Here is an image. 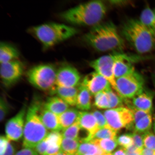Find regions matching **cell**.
Segmentation results:
<instances>
[{
	"instance_id": "e0dca14e",
	"label": "cell",
	"mask_w": 155,
	"mask_h": 155,
	"mask_svg": "<svg viewBox=\"0 0 155 155\" xmlns=\"http://www.w3.org/2000/svg\"><path fill=\"white\" fill-rule=\"evenodd\" d=\"M40 116L42 123L48 130L51 132H60L62 130L58 116L45 109L43 106L40 110Z\"/></svg>"
},
{
	"instance_id": "d6a6232c",
	"label": "cell",
	"mask_w": 155,
	"mask_h": 155,
	"mask_svg": "<svg viewBox=\"0 0 155 155\" xmlns=\"http://www.w3.org/2000/svg\"><path fill=\"white\" fill-rule=\"evenodd\" d=\"M118 144L127 150L133 145L132 134H125L120 135L117 139Z\"/></svg>"
},
{
	"instance_id": "74e56055",
	"label": "cell",
	"mask_w": 155,
	"mask_h": 155,
	"mask_svg": "<svg viewBox=\"0 0 155 155\" xmlns=\"http://www.w3.org/2000/svg\"><path fill=\"white\" fill-rule=\"evenodd\" d=\"M48 146V140L46 137L43 140L37 145L35 148L39 155H43L47 149Z\"/></svg>"
},
{
	"instance_id": "52a82bcc",
	"label": "cell",
	"mask_w": 155,
	"mask_h": 155,
	"mask_svg": "<svg viewBox=\"0 0 155 155\" xmlns=\"http://www.w3.org/2000/svg\"><path fill=\"white\" fill-rule=\"evenodd\" d=\"M117 93L122 98L131 100L144 91V79L136 71L116 79Z\"/></svg>"
},
{
	"instance_id": "d6986e66",
	"label": "cell",
	"mask_w": 155,
	"mask_h": 155,
	"mask_svg": "<svg viewBox=\"0 0 155 155\" xmlns=\"http://www.w3.org/2000/svg\"><path fill=\"white\" fill-rule=\"evenodd\" d=\"M132 105L137 110L152 112L153 97L150 93L143 92L131 99Z\"/></svg>"
},
{
	"instance_id": "ffe728a7",
	"label": "cell",
	"mask_w": 155,
	"mask_h": 155,
	"mask_svg": "<svg viewBox=\"0 0 155 155\" xmlns=\"http://www.w3.org/2000/svg\"><path fill=\"white\" fill-rule=\"evenodd\" d=\"M46 138L48 140L47 149L43 155H56L61 151L63 137L60 132H51Z\"/></svg>"
},
{
	"instance_id": "7bdbcfd3",
	"label": "cell",
	"mask_w": 155,
	"mask_h": 155,
	"mask_svg": "<svg viewBox=\"0 0 155 155\" xmlns=\"http://www.w3.org/2000/svg\"><path fill=\"white\" fill-rule=\"evenodd\" d=\"M141 155H155V150L144 148L141 152Z\"/></svg>"
},
{
	"instance_id": "60d3db41",
	"label": "cell",
	"mask_w": 155,
	"mask_h": 155,
	"mask_svg": "<svg viewBox=\"0 0 155 155\" xmlns=\"http://www.w3.org/2000/svg\"><path fill=\"white\" fill-rule=\"evenodd\" d=\"M125 150L127 155H141L142 151L134 144Z\"/></svg>"
},
{
	"instance_id": "cb8c5ba5",
	"label": "cell",
	"mask_w": 155,
	"mask_h": 155,
	"mask_svg": "<svg viewBox=\"0 0 155 155\" xmlns=\"http://www.w3.org/2000/svg\"><path fill=\"white\" fill-rule=\"evenodd\" d=\"M139 19L155 37V8H146L141 12Z\"/></svg>"
},
{
	"instance_id": "f546056e",
	"label": "cell",
	"mask_w": 155,
	"mask_h": 155,
	"mask_svg": "<svg viewBox=\"0 0 155 155\" xmlns=\"http://www.w3.org/2000/svg\"><path fill=\"white\" fill-rule=\"evenodd\" d=\"M104 92L109 101V109L124 107L125 103L123 98L117 93L114 92L111 88Z\"/></svg>"
},
{
	"instance_id": "d590c367",
	"label": "cell",
	"mask_w": 155,
	"mask_h": 155,
	"mask_svg": "<svg viewBox=\"0 0 155 155\" xmlns=\"http://www.w3.org/2000/svg\"><path fill=\"white\" fill-rule=\"evenodd\" d=\"M9 110L8 104L3 97L0 100V120L2 121L8 114Z\"/></svg>"
},
{
	"instance_id": "2e32d148",
	"label": "cell",
	"mask_w": 155,
	"mask_h": 155,
	"mask_svg": "<svg viewBox=\"0 0 155 155\" xmlns=\"http://www.w3.org/2000/svg\"><path fill=\"white\" fill-rule=\"evenodd\" d=\"M78 93V87H64L56 86L51 93L55 94L70 106H76Z\"/></svg>"
},
{
	"instance_id": "9a60e30c",
	"label": "cell",
	"mask_w": 155,
	"mask_h": 155,
	"mask_svg": "<svg viewBox=\"0 0 155 155\" xmlns=\"http://www.w3.org/2000/svg\"><path fill=\"white\" fill-rule=\"evenodd\" d=\"M77 120L81 129L86 131L88 134V137L81 140L80 143L89 142L100 129L95 118L92 112L81 111H79Z\"/></svg>"
},
{
	"instance_id": "b9f144b4",
	"label": "cell",
	"mask_w": 155,
	"mask_h": 155,
	"mask_svg": "<svg viewBox=\"0 0 155 155\" xmlns=\"http://www.w3.org/2000/svg\"><path fill=\"white\" fill-rule=\"evenodd\" d=\"M15 150L14 147L9 142L7 150L3 155H15Z\"/></svg>"
},
{
	"instance_id": "7c38bea8",
	"label": "cell",
	"mask_w": 155,
	"mask_h": 155,
	"mask_svg": "<svg viewBox=\"0 0 155 155\" xmlns=\"http://www.w3.org/2000/svg\"><path fill=\"white\" fill-rule=\"evenodd\" d=\"M81 76L80 73L72 65L65 64L57 70L56 86L74 87L80 84Z\"/></svg>"
},
{
	"instance_id": "7a4b0ae2",
	"label": "cell",
	"mask_w": 155,
	"mask_h": 155,
	"mask_svg": "<svg viewBox=\"0 0 155 155\" xmlns=\"http://www.w3.org/2000/svg\"><path fill=\"white\" fill-rule=\"evenodd\" d=\"M107 12L106 6L101 1L81 4L60 14L66 22L79 26L93 27L101 22Z\"/></svg>"
},
{
	"instance_id": "44dd1931",
	"label": "cell",
	"mask_w": 155,
	"mask_h": 155,
	"mask_svg": "<svg viewBox=\"0 0 155 155\" xmlns=\"http://www.w3.org/2000/svg\"><path fill=\"white\" fill-rule=\"evenodd\" d=\"M76 106L77 109L82 111H88L91 107V94L88 89L81 83L78 87Z\"/></svg>"
},
{
	"instance_id": "30bf717a",
	"label": "cell",
	"mask_w": 155,
	"mask_h": 155,
	"mask_svg": "<svg viewBox=\"0 0 155 155\" xmlns=\"http://www.w3.org/2000/svg\"><path fill=\"white\" fill-rule=\"evenodd\" d=\"M24 69L23 63L17 59L1 63L0 73L4 86L7 88L14 86L22 77Z\"/></svg>"
},
{
	"instance_id": "5bb4252c",
	"label": "cell",
	"mask_w": 155,
	"mask_h": 155,
	"mask_svg": "<svg viewBox=\"0 0 155 155\" xmlns=\"http://www.w3.org/2000/svg\"><path fill=\"white\" fill-rule=\"evenodd\" d=\"M140 60L138 56L121 53L114 64V73L116 79L129 74L135 71L134 64Z\"/></svg>"
},
{
	"instance_id": "4316f807",
	"label": "cell",
	"mask_w": 155,
	"mask_h": 155,
	"mask_svg": "<svg viewBox=\"0 0 155 155\" xmlns=\"http://www.w3.org/2000/svg\"><path fill=\"white\" fill-rule=\"evenodd\" d=\"M80 143L78 140L63 138L61 150L68 155H75Z\"/></svg>"
},
{
	"instance_id": "277c9868",
	"label": "cell",
	"mask_w": 155,
	"mask_h": 155,
	"mask_svg": "<svg viewBox=\"0 0 155 155\" xmlns=\"http://www.w3.org/2000/svg\"><path fill=\"white\" fill-rule=\"evenodd\" d=\"M121 31L124 40L138 53L147 54L155 49V37L139 19H130L126 21Z\"/></svg>"
},
{
	"instance_id": "4dcf8cb0",
	"label": "cell",
	"mask_w": 155,
	"mask_h": 155,
	"mask_svg": "<svg viewBox=\"0 0 155 155\" xmlns=\"http://www.w3.org/2000/svg\"><path fill=\"white\" fill-rule=\"evenodd\" d=\"M117 132L108 125L105 127L99 129L91 140L104 139H117Z\"/></svg>"
},
{
	"instance_id": "4fadbf2b",
	"label": "cell",
	"mask_w": 155,
	"mask_h": 155,
	"mask_svg": "<svg viewBox=\"0 0 155 155\" xmlns=\"http://www.w3.org/2000/svg\"><path fill=\"white\" fill-rule=\"evenodd\" d=\"M81 83L88 89L92 95L111 88L107 79L95 71L87 75Z\"/></svg>"
},
{
	"instance_id": "d4e9b609",
	"label": "cell",
	"mask_w": 155,
	"mask_h": 155,
	"mask_svg": "<svg viewBox=\"0 0 155 155\" xmlns=\"http://www.w3.org/2000/svg\"><path fill=\"white\" fill-rule=\"evenodd\" d=\"M107 154L98 145L89 141L80 143L75 155H106Z\"/></svg>"
},
{
	"instance_id": "603a6c76",
	"label": "cell",
	"mask_w": 155,
	"mask_h": 155,
	"mask_svg": "<svg viewBox=\"0 0 155 155\" xmlns=\"http://www.w3.org/2000/svg\"><path fill=\"white\" fill-rule=\"evenodd\" d=\"M79 112L77 108H69L58 116L60 125L62 130L67 128L76 121Z\"/></svg>"
},
{
	"instance_id": "f1b7e54d",
	"label": "cell",
	"mask_w": 155,
	"mask_h": 155,
	"mask_svg": "<svg viewBox=\"0 0 155 155\" xmlns=\"http://www.w3.org/2000/svg\"><path fill=\"white\" fill-rule=\"evenodd\" d=\"M81 129L78 122L77 120L73 124L66 129L62 130L61 134L63 138L72 139L80 141L79 134Z\"/></svg>"
},
{
	"instance_id": "9c48e42d",
	"label": "cell",
	"mask_w": 155,
	"mask_h": 155,
	"mask_svg": "<svg viewBox=\"0 0 155 155\" xmlns=\"http://www.w3.org/2000/svg\"><path fill=\"white\" fill-rule=\"evenodd\" d=\"M104 114L108 124L117 132L122 129L133 127V114L130 109L122 107L106 110Z\"/></svg>"
},
{
	"instance_id": "83f0119b",
	"label": "cell",
	"mask_w": 155,
	"mask_h": 155,
	"mask_svg": "<svg viewBox=\"0 0 155 155\" xmlns=\"http://www.w3.org/2000/svg\"><path fill=\"white\" fill-rule=\"evenodd\" d=\"M90 142L94 143L100 147L107 153H110L117 147V139H94Z\"/></svg>"
},
{
	"instance_id": "5b68a950",
	"label": "cell",
	"mask_w": 155,
	"mask_h": 155,
	"mask_svg": "<svg viewBox=\"0 0 155 155\" xmlns=\"http://www.w3.org/2000/svg\"><path fill=\"white\" fill-rule=\"evenodd\" d=\"M30 32L47 49L72 37L78 33L73 27L55 22L46 23L32 27Z\"/></svg>"
},
{
	"instance_id": "f6af8a7d",
	"label": "cell",
	"mask_w": 155,
	"mask_h": 155,
	"mask_svg": "<svg viewBox=\"0 0 155 155\" xmlns=\"http://www.w3.org/2000/svg\"><path fill=\"white\" fill-rule=\"evenodd\" d=\"M56 155H68L66 154H65V153H64L61 150L60 152L58 153V154Z\"/></svg>"
},
{
	"instance_id": "f35d334b",
	"label": "cell",
	"mask_w": 155,
	"mask_h": 155,
	"mask_svg": "<svg viewBox=\"0 0 155 155\" xmlns=\"http://www.w3.org/2000/svg\"><path fill=\"white\" fill-rule=\"evenodd\" d=\"M9 140L6 136L1 135L0 139V155H3L6 151Z\"/></svg>"
},
{
	"instance_id": "ba28073f",
	"label": "cell",
	"mask_w": 155,
	"mask_h": 155,
	"mask_svg": "<svg viewBox=\"0 0 155 155\" xmlns=\"http://www.w3.org/2000/svg\"><path fill=\"white\" fill-rule=\"evenodd\" d=\"M122 53H115L102 56L90 62V67L95 71L107 79L112 88L117 92L116 79L114 73V67L116 61Z\"/></svg>"
},
{
	"instance_id": "ee69618b",
	"label": "cell",
	"mask_w": 155,
	"mask_h": 155,
	"mask_svg": "<svg viewBox=\"0 0 155 155\" xmlns=\"http://www.w3.org/2000/svg\"><path fill=\"white\" fill-rule=\"evenodd\" d=\"M113 155H127L125 149L122 148L115 151Z\"/></svg>"
},
{
	"instance_id": "ac0fdd59",
	"label": "cell",
	"mask_w": 155,
	"mask_h": 155,
	"mask_svg": "<svg viewBox=\"0 0 155 155\" xmlns=\"http://www.w3.org/2000/svg\"><path fill=\"white\" fill-rule=\"evenodd\" d=\"M69 105L57 96L48 97L43 104L45 109L58 116L61 115L69 108Z\"/></svg>"
},
{
	"instance_id": "bcb514c9",
	"label": "cell",
	"mask_w": 155,
	"mask_h": 155,
	"mask_svg": "<svg viewBox=\"0 0 155 155\" xmlns=\"http://www.w3.org/2000/svg\"><path fill=\"white\" fill-rule=\"evenodd\" d=\"M153 128H154V133L155 134V117L154 120V124H153Z\"/></svg>"
},
{
	"instance_id": "ab89813d",
	"label": "cell",
	"mask_w": 155,
	"mask_h": 155,
	"mask_svg": "<svg viewBox=\"0 0 155 155\" xmlns=\"http://www.w3.org/2000/svg\"><path fill=\"white\" fill-rule=\"evenodd\" d=\"M15 155H39L34 149L24 148L17 152Z\"/></svg>"
},
{
	"instance_id": "e575fe53",
	"label": "cell",
	"mask_w": 155,
	"mask_h": 155,
	"mask_svg": "<svg viewBox=\"0 0 155 155\" xmlns=\"http://www.w3.org/2000/svg\"><path fill=\"white\" fill-rule=\"evenodd\" d=\"M92 113L95 118L100 129L105 127L108 125L105 116L102 112L99 110H94Z\"/></svg>"
},
{
	"instance_id": "7402d4cb",
	"label": "cell",
	"mask_w": 155,
	"mask_h": 155,
	"mask_svg": "<svg viewBox=\"0 0 155 155\" xmlns=\"http://www.w3.org/2000/svg\"><path fill=\"white\" fill-rule=\"evenodd\" d=\"M19 52L17 48L11 44L2 42L0 44V62H8L17 59Z\"/></svg>"
},
{
	"instance_id": "484cf974",
	"label": "cell",
	"mask_w": 155,
	"mask_h": 155,
	"mask_svg": "<svg viewBox=\"0 0 155 155\" xmlns=\"http://www.w3.org/2000/svg\"><path fill=\"white\" fill-rule=\"evenodd\" d=\"M152 113L148 114L133 124L134 132L144 134L150 131L153 123Z\"/></svg>"
},
{
	"instance_id": "1f68e13d",
	"label": "cell",
	"mask_w": 155,
	"mask_h": 155,
	"mask_svg": "<svg viewBox=\"0 0 155 155\" xmlns=\"http://www.w3.org/2000/svg\"><path fill=\"white\" fill-rule=\"evenodd\" d=\"M94 96V104L95 106L99 109H109V101L105 92L98 93Z\"/></svg>"
},
{
	"instance_id": "c3c4849f",
	"label": "cell",
	"mask_w": 155,
	"mask_h": 155,
	"mask_svg": "<svg viewBox=\"0 0 155 155\" xmlns=\"http://www.w3.org/2000/svg\"><path fill=\"white\" fill-rule=\"evenodd\" d=\"M90 155L86 154V155Z\"/></svg>"
},
{
	"instance_id": "6da1fadb",
	"label": "cell",
	"mask_w": 155,
	"mask_h": 155,
	"mask_svg": "<svg viewBox=\"0 0 155 155\" xmlns=\"http://www.w3.org/2000/svg\"><path fill=\"white\" fill-rule=\"evenodd\" d=\"M83 38L88 45L101 52H121L125 47V40L111 21L92 27Z\"/></svg>"
},
{
	"instance_id": "8992f818",
	"label": "cell",
	"mask_w": 155,
	"mask_h": 155,
	"mask_svg": "<svg viewBox=\"0 0 155 155\" xmlns=\"http://www.w3.org/2000/svg\"><path fill=\"white\" fill-rule=\"evenodd\" d=\"M57 70L51 64L35 65L27 71V79L36 88L51 93L56 86Z\"/></svg>"
},
{
	"instance_id": "8fae6325",
	"label": "cell",
	"mask_w": 155,
	"mask_h": 155,
	"mask_svg": "<svg viewBox=\"0 0 155 155\" xmlns=\"http://www.w3.org/2000/svg\"><path fill=\"white\" fill-rule=\"evenodd\" d=\"M27 109L25 104L16 115L6 124L5 136L9 141H17L23 136Z\"/></svg>"
},
{
	"instance_id": "3957f363",
	"label": "cell",
	"mask_w": 155,
	"mask_h": 155,
	"mask_svg": "<svg viewBox=\"0 0 155 155\" xmlns=\"http://www.w3.org/2000/svg\"><path fill=\"white\" fill-rule=\"evenodd\" d=\"M43 104L40 99L35 97L27 109L23 135L24 148L35 149L49 133L40 117Z\"/></svg>"
},
{
	"instance_id": "8d00e7d4",
	"label": "cell",
	"mask_w": 155,
	"mask_h": 155,
	"mask_svg": "<svg viewBox=\"0 0 155 155\" xmlns=\"http://www.w3.org/2000/svg\"><path fill=\"white\" fill-rule=\"evenodd\" d=\"M133 144L137 148L143 150L144 148L143 140V134L134 131L132 133Z\"/></svg>"
},
{
	"instance_id": "836d02e7",
	"label": "cell",
	"mask_w": 155,
	"mask_h": 155,
	"mask_svg": "<svg viewBox=\"0 0 155 155\" xmlns=\"http://www.w3.org/2000/svg\"><path fill=\"white\" fill-rule=\"evenodd\" d=\"M144 148L155 150V134L150 131L143 134Z\"/></svg>"
},
{
	"instance_id": "7dc6e473",
	"label": "cell",
	"mask_w": 155,
	"mask_h": 155,
	"mask_svg": "<svg viewBox=\"0 0 155 155\" xmlns=\"http://www.w3.org/2000/svg\"><path fill=\"white\" fill-rule=\"evenodd\" d=\"M106 155H113V154H112L111 153H110L107 154Z\"/></svg>"
}]
</instances>
